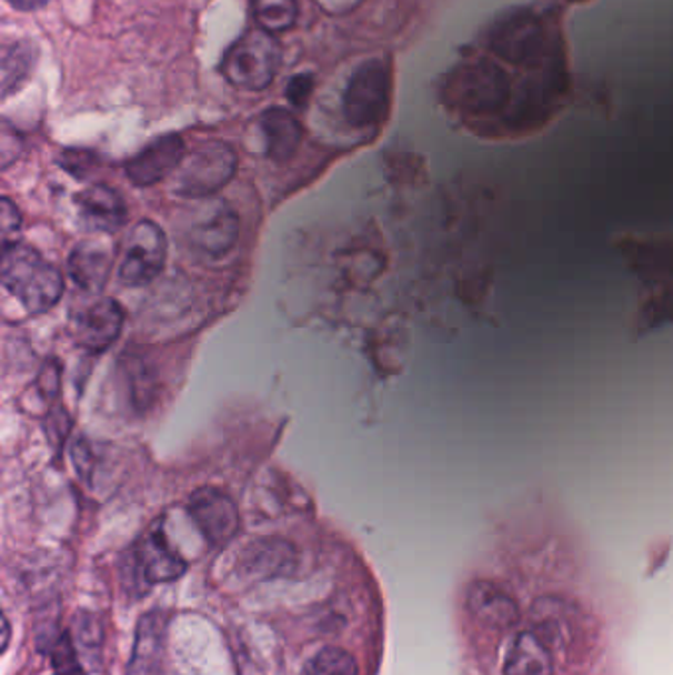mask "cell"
Masks as SVG:
<instances>
[{
  "instance_id": "obj_1",
  "label": "cell",
  "mask_w": 673,
  "mask_h": 675,
  "mask_svg": "<svg viewBox=\"0 0 673 675\" xmlns=\"http://www.w3.org/2000/svg\"><path fill=\"white\" fill-rule=\"evenodd\" d=\"M0 279L30 314H44L62 299L63 276L34 248L10 243L2 248Z\"/></svg>"
},
{
  "instance_id": "obj_2",
  "label": "cell",
  "mask_w": 673,
  "mask_h": 675,
  "mask_svg": "<svg viewBox=\"0 0 673 675\" xmlns=\"http://www.w3.org/2000/svg\"><path fill=\"white\" fill-rule=\"evenodd\" d=\"M281 66V44L263 28L241 34L223 56L222 73L235 88L261 91L269 88Z\"/></svg>"
},
{
  "instance_id": "obj_3",
  "label": "cell",
  "mask_w": 673,
  "mask_h": 675,
  "mask_svg": "<svg viewBox=\"0 0 673 675\" xmlns=\"http://www.w3.org/2000/svg\"><path fill=\"white\" fill-rule=\"evenodd\" d=\"M238 170V157L230 144L210 141L200 144L180 162L172 192L182 198L205 200L218 194Z\"/></svg>"
},
{
  "instance_id": "obj_4",
  "label": "cell",
  "mask_w": 673,
  "mask_h": 675,
  "mask_svg": "<svg viewBox=\"0 0 673 675\" xmlns=\"http://www.w3.org/2000/svg\"><path fill=\"white\" fill-rule=\"evenodd\" d=\"M390 105V71L380 60L362 63L352 73L344 93V115L352 127L380 123Z\"/></svg>"
},
{
  "instance_id": "obj_5",
  "label": "cell",
  "mask_w": 673,
  "mask_h": 675,
  "mask_svg": "<svg viewBox=\"0 0 673 675\" xmlns=\"http://www.w3.org/2000/svg\"><path fill=\"white\" fill-rule=\"evenodd\" d=\"M169 241L164 231L151 220L137 223L127 243L123 261L119 265V281L127 286H144L162 273L167 263Z\"/></svg>"
},
{
  "instance_id": "obj_6",
  "label": "cell",
  "mask_w": 673,
  "mask_h": 675,
  "mask_svg": "<svg viewBox=\"0 0 673 675\" xmlns=\"http://www.w3.org/2000/svg\"><path fill=\"white\" fill-rule=\"evenodd\" d=\"M240 235V218L222 198H205L198 205L188 225V241L192 248L210 258H222Z\"/></svg>"
},
{
  "instance_id": "obj_7",
  "label": "cell",
  "mask_w": 673,
  "mask_h": 675,
  "mask_svg": "<svg viewBox=\"0 0 673 675\" xmlns=\"http://www.w3.org/2000/svg\"><path fill=\"white\" fill-rule=\"evenodd\" d=\"M188 515L202 532L205 542L213 547H223L240 532V514L228 494L212 486L192 492L188 500Z\"/></svg>"
},
{
  "instance_id": "obj_8",
  "label": "cell",
  "mask_w": 673,
  "mask_h": 675,
  "mask_svg": "<svg viewBox=\"0 0 673 675\" xmlns=\"http://www.w3.org/2000/svg\"><path fill=\"white\" fill-rule=\"evenodd\" d=\"M123 322L124 312L115 299H98L81 309L76 316L73 329L78 344L93 354H101L111 344H115L123 330Z\"/></svg>"
},
{
  "instance_id": "obj_9",
  "label": "cell",
  "mask_w": 673,
  "mask_h": 675,
  "mask_svg": "<svg viewBox=\"0 0 673 675\" xmlns=\"http://www.w3.org/2000/svg\"><path fill=\"white\" fill-rule=\"evenodd\" d=\"M184 160V142L178 134H164L147 144L124 164V172L134 187H152L177 172Z\"/></svg>"
},
{
  "instance_id": "obj_10",
  "label": "cell",
  "mask_w": 673,
  "mask_h": 675,
  "mask_svg": "<svg viewBox=\"0 0 673 675\" xmlns=\"http://www.w3.org/2000/svg\"><path fill=\"white\" fill-rule=\"evenodd\" d=\"M73 202L78 205L83 225L98 233H115L124 228L129 220L123 195L119 194L115 188L106 184H93L81 190L80 194L73 198Z\"/></svg>"
},
{
  "instance_id": "obj_11",
  "label": "cell",
  "mask_w": 673,
  "mask_h": 675,
  "mask_svg": "<svg viewBox=\"0 0 673 675\" xmlns=\"http://www.w3.org/2000/svg\"><path fill=\"white\" fill-rule=\"evenodd\" d=\"M169 616L164 613H149L137 626L134 648L127 675H162L164 649H167Z\"/></svg>"
},
{
  "instance_id": "obj_12",
  "label": "cell",
  "mask_w": 673,
  "mask_h": 675,
  "mask_svg": "<svg viewBox=\"0 0 673 675\" xmlns=\"http://www.w3.org/2000/svg\"><path fill=\"white\" fill-rule=\"evenodd\" d=\"M111 251L101 241H80L71 249L68 275L86 293H99L111 273Z\"/></svg>"
},
{
  "instance_id": "obj_13",
  "label": "cell",
  "mask_w": 673,
  "mask_h": 675,
  "mask_svg": "<svg viewBox=\"0 0 673 675\" xmlns=\"http://www.w3.org/2000/svg\"><path fill=\"white\" fill-rule=\"evenodd\" d=\"M261 131L265 137L267 157L275 162L293 159L302 141L299 119L283 107H271L261 117Z\"/></svg>"
},
{
  "instance_id": "obj_14",
  "label": "cell",
  "mask_w": 673,
  "mask_h": 675,
  "mask_svg": "<svg viewBox=\"0 0 673 675\" xmlns=\"http://www.w3.org/2000/svg\"><path fill=\"white\" fill-rule=\"evenodd\" d=\"M470 611L492 628H510L520 618L514 598L492 583H476L470 588Z\"/></svg>"
},
{
  "instance_id": "obj_15",
  "label": "cell",
  "mask_w": 673,
  "mask_h": 675,
  "mask_svg": "<svg viewBox=\"0 0 673 675\" xmlns=\"http://www.w3.org/2000/svg\"><path fill=\"white\" fill-rule=\"evenodd\" d=\"M141 567L144 581L154 585L180 577L187 571V563L170 550L162 530H157L142 542Z\"/></svg>"
},
{
  "instance_id": "obj_16",
  "label": "cell",
  "mask_w": 673,
  "mask_h": 675,
  "mask_svg": "<svg viewBox=\"0 0 673 675\" xmlns=\"http://www.w3.org/2000/svg\"><path fill=\"white\" fill-rule=\"evenodd\" d=\"M505 675H553L551 649L535 632H523L505 656Z\"/></svg>"
},
{
  "instance_id": "obj_17",
  "label": "cell",
  "mask_w": 673,
  "mask_h": 675,
  "mask_svg": "<svg viewBox=\"0 0 673 675\" xmlns=\"http://www.w3.org/2000/svg\"><path fill=\"white\" fill-rule=\"evenodd\" d=\"M38 62V48L32 42H14L2 48V81L0 91L4 98L17 93L27 83Z\"/></svg>"
},
{
  "instance_id": "obj_18",
  "label": "cell",
  "mask_w": 673,
  "mask_h": 675,
  "mask_svg": "<svg viewBox=\"0 0 673 675\" xmlns=\"http://www.w3.org/2000/svg\"><path fill=\"white\" fill-rule=\"evenodd\" d=\"M294 563V550L281 540H263L249 545L245 551V567L253 573L279 575Z\"/></svg>"
},
{
  "instance_id": "obj_19",
  "label": "cell",
  "mask_w": 673,
  "mask_h": 675,
  "mask_svg": "<svg viewBox=\"0 0 673 675\" xmlns=\"http://www.w3.org/2000/svg\"><path fill=\"white\" fill-rule=\"evenodd\" d=\"M251 10L259 28L271 34L291 30L299 18L297 0H251Z\"/></svg>"
},
{
  "instance_id": "obj_20",
  "label": "cell",
  "mask_w": 673,
  "mask_h": 675,
  "mask_svg": "<svg viewBox=\"0 0 673 675\" xmlns=\"http://www.w3.org/2000/svg\"><path fill=\"white\" fill-rule=\"evenodd\" d=\"M124 380L129 383L131 403L139 411H144L151 403L154 393V373L142 357H127L124 365Z\"/></svg>"
},
{
  "instance_id": "obj_21",
  "label": "cell",
  "mask_w": 673,
  "mask_h": 675,
  "mask_svg": "<svg viewBox=\"0 0 673 675\" xmlns=\"http://www.w3.org/2000/svg\"><path fill=\"white\" fill-rule=\"evenodd\" d=\"M304 675H358V666L344 649L324 648L307 664Z\"/></svg>"
},
{
  "instance_id": "obj_22",
  "label": "cell",
  "mask_w": 673,
  "mask_h": 675,
  "mask_svg": "<svg viewBox=\"0 0 673 675\" xmlns=\"http://www.w3.org/2000/svg\"><path fill=\"white\" fill-rule=\"evenodd\" d=\"M22 228V213L10 198L0 202V231H2V248L14 243L18 231Z\"/></svg>"
},
{
  "instance_id": "obj_23",
  "label": "cell",
  "mask_w": 673,
  "mask_h": 675,
  "mask_svg": "<svg viewBox=\"0 0 673 675\" xmlns=\"http://www.w3.org/2000/svg\"><path fill=\"white\" fill-rule=\"evenodd\" d=\"M60 383H62L60 364L56 360H48L38 375V390L42 393V397L48 401L56 400L60 393Z\"/></svg>"
},
{
  "instance_id": "obj_24",
  "label": "cell",
  "mask_w": 673,
  "mask_h": 675,
  "mask_svg": "<svg viewBox=\"0 0 673 675\" xmlns=\"http://www.w3.org/2000/svg\"><path fill=\"white\" fill-rule=\"evenodd\" d=\"M312 89H314V78L311 73H299L293 75L287 85V99L291 101V105L304 107L311 99Z\"/></svg>"
},
{
  "instance_id": "obj_25",
  "label": "cell",
  "mask_w": 673,
  "mask_h": 675,
  "mask_svg": "<svg viewBox=\"0 0 673 675\" xmlns=\"http://www.w3.org/2000/svg\"><path fill=\"white\" fill-rule=\"evenodd\" d=\"M70 417L66 413V409H53L48 415V425H46V436L52 441L56 446H62L68 431H70Z\"/></svg>"
},
{
  "instance_id": "obj_26",
  "label": "cell",
  "mask_w": 673,
  "mask_h": 675,
  "mask_svg": "<svg viewBox=\"0 0 673 675\" xmlns=\"http://www.w3.org/2000/svg\"><path fill=\"white\" fill-rule=\"evenodd\" d=\"M20 151H22L20 134L17 131H12L9 123L2 124V149H0L2 169H9L10 164L20 157Z\"/></svg>"
},
{
  "instance_id": "obj_27",
  "label": "cell",
  "mask_w": 673,
  "mask_h": 675,
  "mask_svg": "<svg viewBox=\"0 0 673 675\" xmlns=\"http://www.w3.org/2000/svg\"><path fill=\"white\" fill-rule=\"evenodd\" d=\"M93 162H96V157L88 151H66L62 152V159H60V164L73 177H86V172L93 167Z\"/></svg>"
},
{
  "instance_id": "obj_28",
  "label": "cell",
  "mask_w": 673,
  "mask_h": 675,
  "mask_svg": "<svg viewBox=\"0 0 673 675\" xmlns=\"http://www.w3.org/2000/svg\"><path fill=\"white\" fill-rule=\"evenodd\" d=\"M71 459L76 464V471L80 472L83 478H89V472H91V453H89V446L83 439H78L73 444V451H71Z\"/></svg>"
},
{
  "instance_id": "obj_29",
  "label": "cell",
  "mask_w": 673,
  "mask_h": 675,
  "mask_svg": "<svg viewBox=\"0 0 673 675\" xmlns=\"http://www.w3.org/2000/svg\"><path fill=\"white\" fill-rule=\"evenodd\" d=\"M7 2L12 4L14 9L22 10V12H30V10L42 9L50 0H7Z\"/></svg>"
},
{
  "instance_id": "obj_30",
  "label": "cell",
  "mask_w": 673,
  "mask_h": 675,
  "mask_svg": "<svg viewBox=\"0 0 673 675\" xmlns=\"http://www.w3.org/2000/svg\"><path fill=\"white\" fill-rule=\"evenodd\" d=\"M2 622H4V626H2V634H4V639H2V648H7V644H9L10 628L7 618H2Z\"/></svg>"
}]
</instances>
